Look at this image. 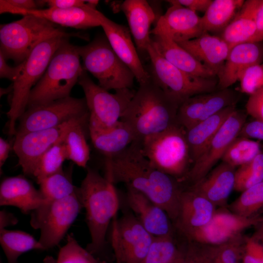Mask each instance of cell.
<instances>
[{
	"label": "cell",
	"instance_id": "cell-43",
	"mask_svg": "<svg viewBox=\"0 0 263 263\" xmlns=\"http://www.w3.org/2000/svg\"><path fill=\"white\" fill-rule=\"evenodd\" d=\"M241 92L253 94L263 88V63L248 67L240 75Z\"/></svg>",
	"mask_w": 263,
	"mask_h": 263
},
{
	"label": "cell",
	"instance_id": "cell-15",
	"mask_svg": "<svg viewBox=\"0 0 263 263\" xmlns=\"http://www.w3.org/2000/svg\"><path fill=\"white\" fill-rule=\"evenodd\" d=\"M89 120H72L55 128L16 134L13 148L23 173L32 176L42 155L54 145L62 142L71 127Z\"/></svg>",
	"mask_w": 263,
	"mask_h": 263
},
{
	"label": "cell",
	"instance_id": "cell-50",
	"mask_svg": "<svg viewBox=\"0 0 263 263\" xmlns=\"http://www.w3.org/2000/svg\"><path fill=\"white\" fill-rule=\"evenodd\" d=\"M49 8H69L82 7L86 4L83 0H45Z\"/></svg>",
	"mask_w": 263,
	"mask_h": 263
},
{
	"label": "cell",
	"instance_id": "cell-3",
	"mask_svg": "<svg viewBox=\"0 0 263 263\" xmlns=\"http://www.w3.org/2000/svg\"><path fill=\"white\" fill-rule=\"evenodd\" d=\"M114 185L106 176L88 168L79 188L91 236V242L86 249L94 255L104 246L108 227L119 208V199Z\"/></svg>",
	"mask_w": 263,
	"mask_h": 263
},
{
	"label": "cell",
	"instance_id": "cell-60",
	"mask_svg": "<svg viewBox=\"0 0 263 263\" xmlns=\"http://www.w3.org/2000/svg\"><path fill=\"white\" fill-rule=\"evenodd\" d=\"M262 150H263V144H262Z\"/></svg>",
	"mask_w": 263,
	"mask_h": 263
},
{
	"label": "cell",
	"instance_id": "cell-4",
	"mask_svg": "<svg viewBox=\"0 0 263 263\" xmlns=\"http://www.w3.org/2000/svg\"><path fill=\"white\" fill-rule=\"evenodd\" d=\"M76 46L65 39L55 52L44 75L29 95L27 108L70 96L83 71Z\"/></svg>",
	"mask_w": 263,
	"mask_h": 263
},
{
	"label": "cell",
	"instance_id": "cell-19",
	"mask_svg": "<svg viewBox=\"0 0 263 263\" xmlns=\"http://www.w3.org/2000/svg\"><path fill=\"white\" fill-rule=\"evenodd\" d=\"M167 1L171 5L159 18L151 35L163 34L178 43L196 38L206 32L201 17L196 12L181 5L177 0Z\"/></svg>",
	"mask_w": 263,
	"mask_h": 263
},
{
	"label": "cell",
	"instance_id": "cell-24",
	"mask_svg": "<svg viewBox=\"0 0 263 263\" xmlns=\"http://www.w3.org/2000/svg\"><path fill=\"white\" fill-rule=\"evenodd\" d=\"M177 43L197 60L212 70L217 76L221 71L231 49L220 36L207 32L196 38Z\"/></svg>",
	"mask_w": 263,
	"mask_h": 263
},
{
	"label": "cell",
	"instance_id": "cell-46",
	"mask_svg": "<svg viewBox=\"0 0 263 263\" xmlns=\"http://www.w3.org/2000/svg\"><path fill=\"white\" fill-rule=\"evenodd\" d=\"M245 109L247 115L263 122V88L249 95Z\"/></svg>",
	"mask_w": 263,
	"mask_h": 263
},
{
	"label": "cell",
	"instance_id": "cell-31",
	"mask_svg": "<svg viewBox=\"0 0 263 263\" xmlns=\"http://www.w3.org/2000/svg\"><path fill=\"white\" fill-rule=\"evenodd\" d=\"M27 14L44 18L55 24L76 29L100 26L98 20L88 10L86 2L82 7L30 10Z\"/></svg>",
	"mask_w": 263,
	"mask_h": 263
},
{
	"label": "cell",
	"instance_id": "cell-48",
	"mask_svg": "<svg viewBox=\"0 0 263 263\" xmlns=\"http://www.w3.org/2000/svg\"><path fill=\"white\" fill-rule=\"evenodd\" d=\"M2 54L0 53V77L7 78L14 82L21 69V64L15 67L9 66Z\"/></svg>",
	"mask_w": 263,
	"mask_h": 263
},
{
	"label": "cell",
	"instance_id": "cell-25",
	"mask_svg": "<svg viewBox=\"0 0 263 263\" xmlns=\"http://www.w3.org/2000/svg\"><path fill=\"white\" fill-rule=\"evenodd\" d=\"M46 201L39 190L21 176L9 177L0 186V205L18 207L25 214L31 213Z\"/></svg>",
	"mask_w": 263,
	"mask_h": 263
},
{
	"label": "cell",
	"instance_id": "cell-30",
	"mask_svg": "<svg viewBox=\"0 0 263 263\" xmlns=\"http://www.w3.org/2000/svg\"><path fill=\"white\" fill-rule=\"evenodd\" d=\"M236 109V105L226 107L186 130L192 164Z\"/></svg>",
	"mask_w": 263,
	"mask_h": 263
},
{
	"label": "cell",
	"instance_id": "cell-33",
	"mask_svg": "<svg viewBox=\"0 0 263 263\" xmlns=\"http://www.w3.org/2000/svg\"><path fill=\"white\" fill-rule=\"evenodd\" d=\"M0 243L8 263H18L19 257L31 250H43L38 240L20 230H0Z\"/></svg>",
	"mask_w": 263,
	"mask_h": 263
},
{
	"label": "cell",
	"instance_id": "cell-9",
	"mask_svg": "<svg viewBox=\"0 0 263 263\" xmlns=\"http://www.w3.org/2000/svg\"><path fill=\"white\" fill-rule=\"evenodd\" d=\"M147 53L150 60L147 71L151 79L180 105L191 96L217 90L218 80L215 78L196 77L181 71L164 58L151 41Z\"/></svg>",
	"mask_w": 263,
	"mask_h": 263
},
{
	"label": "cell",
	"instance_id": "cell-41",
	"mask_svg": "<svg viewBox=\"0 0 263 263\" xmlns=\"http://www.w3.org/2000/svg\"><path fill=\"white\" fill-rule=\"evenodd\" d=\"M56 263H107L96 258L81 247L72 235H69L67 243L58 253Z\"/></svg>",
	"mask_w": 263,
	"mask_h": 263
},
{
	"label": "cell",
	"instance_id": "cell-20",
	"mask_svg": "<svg viewBox=\"0 0 263 263\" xmlns=\"http://www.w3.org/2000/svg\"><path fill=\"white\" fill-rule=\"evenodd\" d=\"M216 207L189 188H184L181 194L179 213L175 222L176 227L188 238L210 221Z\"/></svg>",
	"mask_w": 263,
	"mask_h": 263
},
{
	"label": "cell",
	"instance_id": "cell-52",
	"mask_svg": "<svg viewBox=\"0 0 263 263\" xmlns=\"http://www.w3.org/2000/svg\"><path fill=\"white\" fill-rule=\"evenodd\" d=\"M27 10L15 6L9 3L7 0H0V13H9L25 16L28 15Z\"/></svg>",
	"mask_w": 263,
	"mask_h": 263
},
{
	"label": "cell",
	"instance_id": "cell-39",
	"mask_svg": "<svg viewBox=\"0 0 263 263\" xmlns=\"http://www.w3.org/2000/svg\"><path fill=\"white\" fill-rule=\"evenodd\" d=\"M263 181V150L252 160L235 170L234 190L243 192Z\"/></svg>",
	"mask_w": 263,
	"mask_h": 263
},
{
	"label": "cell",
	"instance_id": "cell-53",
	"mask_svg": "<svg viewBox=\"0 0 263 263\" xmlns=\"http://www.w3.org/2000/svg\"><path fill=\"white\" fill-rule=\"evenodd\" d=\"M18 222V219L13 214L4 210L0 211V230L15 225Z\"/></svg>",
	"mask_w": 263,
	"mask_h": 263
},
{
	"label": "cell",
	"instance_id": "cell-45",
	"mask_svg": "<svg viewBox=\"0 0 263 263\" xmlns=\"http://www.w3.org/2000/svg\"><path fill=\"white\" fill-rule=\"evenodd\" d=\"M242 263H263V243L252 236L245 237Z\"/></svg>",
	"mask_w": 263,
	"mask_h": 263
},
{
	"label": "cell",
	"instance_id": "cell-21",
	"mask_svg": "<svg viewBox=\"0 0 263 263\" xmlns=\"http://www.w3.org/2000/svg\"><path fill=\"white\" fill-rule=\"evenodd\" d=\"M127 189L128 206L143 227L153 237L173 236V226L166 212L141 193Z\"/></svg>",
	"mask_w": 263,
	"mask_h": 263
},
{
	"label": "cell",
	"instance_id": "cell-14",
	"mask_svg": "<svg viewBox=\"0 0 263 263\" xmlns=\"http://www.w3.org/2000/svg\"><path fill=\"white\" fill-rule=\"evenodd\" d=\"M246 111L237 109L230 115L193 163L182 183L193 184L206 176L221 160L231 143L238 136L246 122Z\"/></svg>",
	"mask_w": 263,
	"mask_h": 263
},
{
	"label": "cell",
	"instance_id": "cell-22",
	"mask_svg": "<svg viewBox=\"0 0 263 263\" xmlns=\"http://www.w3.org/2000/svg\"><path fill=\"white\" fill-rule=\"evenodd\" d=\"M263 62V42L241 43L232 47L217 75V90L229 88L249 66Z\"/></svg>",
	"mask_w": 263,
	"mask_h": 263
},
{
	"label": "cell",
	"instance_id": "cell-44",
	"mask_svg": "<svg viewBox=\"0 0 263 263\" xmlns=\"http://www.w3.org/2000/svg\"><path fill=\"white\" fill-rule=\"evenodd\" d=\"M184 263H215L212 246L188 241Z\"/></svg>",
	"mask_w": 263,
	"mask_h": 263
},
{
	"label": "cell",
	"instance_id": "cell-38",
	"mask_svg": "<svg viewBox=\"0 0 263 263\" xmlns=\"http://www.w3.org/2000/svg\"><path fill=\"white\" fill-rule=\"evenodd\" d=\"M63 141L52 147L39 160L32 176L36 179L37 183L43 179L63 170V162L67 159Z\"/></svg>",
	"mask_w": 263,
	"mask_h": 263
},
{
	"label": "cell",
	"instance_id": "cell-12",
	"mask_svg": "<svg viewBox=\"0 0 263 263\" xmlns=\"http://www.w3.org/2000/svg\"><path fill=\"white\" fill-rule=\"evenodd\" d=\"M88 118L89 112L85 98L70 96L27 107L19 120L16 134L51 129Z\"/></svg>",
	"mask_w": 263,
	"mask_h": 263
},
{
	"label": "cell",
	"instance_id": "cell-49",
	"mask_svg": "<svg viewBox=\"0 0 263 263\" xmlns=\"http://www.w3.org/2000/svg\"><path fill=\"white\" fill-rule=\"evenodd\" d=\"M181 5L195 12H205L212 0H177Z\"/></svg>",
	"mask_w": 263,
	"mask_h": 263
},
{
	"label": "cell",
	"instance_id": "cell-6",
	"mask_svg": "<svg viewBox=\"0 0 263 263\" xmlns=\"http://www.w3.org/2000/svg\"><path fill=\"white\" fill-rule=\"evenodd\" d=\"M72 36L44 18L28 15L0 25V53L6 60L12 59L17 65L43 41L58 36Z\"/></svg>",
	"mask_w": 263,
	"mask_h": 263
},
{
	"label": "cell",
	"instance_id": "cell-18",
	"mask_svg": "<svg viewBox=\"0 0 263 263\" xmlns=\"http://www.w3.org/2000/svg\"><path fill=\"white\" fill-rule=\"evenodd\" d=\"M86 4L90 12L98 20L113 49L132 72L139 84L147 82L150 75L141 62L129 29L111 20L95 7Z\"/></svg>",
	"mask_w": 263,
	"mask_h": 263
},
{
	"label": "cell",
	"instance_id": "cell-40",
	"mask_svg": "<svg viewBox=\"0 0 263 263\" xmlns=\"http://www.w3.org/2000/svg\"><path fill=\"white\" fill-rule=\"evenodd\" d=\"M181 250L173 236L153 237L143 263H171Z\"/></svg>",
	"mask_w": 263,
	"mask_h": 263
},
{
	"label": "cell",
	"instance_id": "cell-34",
	"mask_svg": "<svg viewBox=\"0 0 263 263\" xmlns=\"http://www.w3.org/2000/svg\"><path fill=\"white\" fill-rule=\"evenodd\" d=\"M86 127H89V121L79 122L73 125L66 132L63 141L67 159L84 168L87 167L90 156V150L86 136Z\"/></svg>",
	"mask_w": 263,
	"mask_h": 263
},
{
	"label": "cell",
	"instance_id": "cell-36",
	"mask_svg": "<svg viewBox=\"0 0 263 263\" xmlns=\"http://www.w3.org/2000/svg\"><path fill=\"white\" fill-rule=\"evenodd\" d=\"M228 208L232 213L244 217L260 216L263 212V181L242 192Z\"/></svg>",
	"mask_w": 263,
	"mask_h": 263
},
{
	"label": "cell",
	"instance_id": "cell-10",
	"mask_svg": "<svg viewBox=\"0 0 263 263\" xmlns=\"http://www.w3.org/2000/svg\"><path fill=\"white\" fill-rule=\"evenodd\" d=\"M82 208L78 188L69 196L45 201L31 213L30 225L40 230L38 241L43 250L60 243Z\"/></svg>",
	"mask_w": 263,
	"mask_h": 263
},
{
	"label": "cell",
	"instance_id": "cell-54",
	"mask_svg": "<svg viewBox=\"0 0 263 263\" xmlns=\"http://www.w3.org/2000/svg\"><path fill=\"white\" fill-rule=\"evenodd\" d=\"M10 4L27 10L38 9V0H7Z\"/></svg>",
	"mask_w": 263,
	"mask_h": 263
},
{
	"label": "cell",
	"instance_id": "cell-29",
	"mask_svg": "<svg viewBox=\"0 0 263 263\" xmlns=\"http://www.w3.org/2000/svg\"><path fill=\"white\" fill-rule=\"evenodd\" d=\"M263 0H247L232 20L219 35L230 49L251 42L256 32L255 17Z\"/></svg>",
	"mask_w": 263,
	"mask_h": 263
},
{
	"label": "cell",
	"instance_id": "cell-56",
	"mask_svg": "<svg viewBox=\"0 0 263 263\" xmlns=\"http://www.w3.org/2000/svg\"><path fill=\"white\" fill-rule=\"evenodd\" d=\"M255 227V231L252 236L263 243V215H261V219Z\"/></svg>",
	"mask_w": 263,
	"mask_h": 263
},
{
	"label": "cell",
	"instance_id": "cell-26",
	"mask_svg": "<svg viewBox=\"0 0 263 263\" xmlns=\"http://www.w3.org/2000/svg\"><path fill=\"white\" fill-rule=\"evenodd\" d=\"M127 19L136 49L141 55H147L151 43L150 28L155 19V13L145 0H125L120 6Z\"/></svg>",
	"mask_w": 263,
	"mask_h": 263
},
{
	"label": "cell",
	"instance_id": "cell-37",
	"mask_svg": "<svg viewBox=\"0 0 263 263\" xmlns=\"http://www.w3.org/2000/svg\"><path fill=\"white\" fill-rule=\"evenodd\" d=\"M39 191L45 201L61 199L69 196L77 190L71 177L62 170L47 177L38 183Z\"/></svg>",
	"mask_w": 263,
	"mask_h": 263
},
{
	"label": "cell",
	"instance_id": "cell-11",
	"mask_svg": "<svg viewBox=\"0 0 263 263\" xmlns=\"http://www.w3.org/2000/svg\"><path fill=\"white\" fill-rule=\"evenodd\" d=\"M78 83L85 94L89 112V127L107 128L115 124L120 120L135 93L127 88L110 93L96 84L84 70Z\"/></svg>",
	"mask_w": 263,
	"mask_h": 263
},
{
	"label": "cell",
	"instance_id": "cell-23",
	"mask_svg": "<svg viewBox=\"0 0 263 263\" xmlns=\"http://www.w3.org/2000/svg\"><path fill=\"white\" fill-rule=\"evenodd\" d=\"M235 168L222 162L206 176L188 187L204 196L216 207H225L234 190Z\"/></svg>",
	"mask_w": 263,
	"mask_h": 263
},
{
	"label": "cell",
	"instance_id": "cell-57",
	"mask_svg": "<svg viewBox=\"0 0 263 263\" xmlns=\"http://www.w3.org/2000/svg\"><path fill=\"white\" fill-rule=\"evenodd\" d=\"M185 248L182 250L177 258L171 263H184Z\"/></svg>",
	"mask_w": 263,
	"mask_h": 263
},
{
	"label": "cell",
	"instance_id": "cell-59",
	"mask_svg": "<svg viewBox=\"0 0 263 263\" xmlns=\"http://www.w3.org/2000/svg\"><path fill=\"white\" fill-rule=\"evenodd\" d=\"M13 91V85L12 84L6 89L0 88V96L3 95L4 94L8 93L9 92Z\"/></svg>",
	"mask_w": 263,
	"mask_h": 263
},
{
	"label": "cell",
	"instance_id": "cell-1",
	"mask_svg": "<svg viewBox=\"0 0 263 263\" xmlns=\"http://www.w3.org/2000/svg\"><path fill=\"white\" fill-rule=\"evenodd\" d=\"M105 168L106 177L114 184L123 183L143 194L176 221L183 185L154 167L142 153L138 141L118 155L106 158Z\"/></svg>",
	"mask_w": 263,
	"mask_h": 263
},
{
	"label": "cell",
	"instance_id": "cell-13",
	"mask_svg": "<svg viewBox=\"0 0 263 263\" xmlns=\"http://www.w3.org/2000/svg\"><path fill=\"white\" fill-rule=\"evenodd\" d=\"M153 238L133 214L114 219L111 243L116 263H143Z\"/></svg>",
	"mask_w": 263,
	"mask_h": 263
},
{
	"label": "cell",
	"instance_id": "cell-58",
	"mask_svg": "<svg viewBox=\"0 0 263 263\" xmlns=\"http://www.w3.org/2000/svg\"><path fill=\"white\" fill-rule=\"evenodd\" d=\"M42 263H56V259L51 256H47L43 260Z\"/></svg>",
	"mask_w": 263,
	"mask_h": 263
},
{
	"label": "cell",
	"instance_id": "cell-47",
	"mask_svg": "<svg viewBox=\"0 0 263 263\" xmlns=\"http://www.w3.org/2000/svg\"><path fill=\"white\" fill-rule=\"evenodd\" d=\"M238 136L263 141V122L255 119L246 122Z\"/></svg>",
	"mask_w": 263,
	"mask_h": 263
},
{
	"label": "cell",
	"instance_id": "cell-28",
	"mask_svg": "<svg viewBox=\"0 0 263 263\" xmlns=\"http://www.w3.org/2000/svg\"><path fill=\"white\" fill-rule=\"evenodd\" d=\"M89 134L94 148L106 158L118 155L136 141L132 129L121 120L107 128L89 127Z\"/></svg>",
	"mask_w": 263,
	"mask_h": 263
},
{
	"label": "cell",
	"instance_id": "cell-17",
	"mask_svg": "<svg viewBox=\"0 0 263 263\" xmlns=\"http://www.w3.org/2000/svg\"><path fill=\"white\" fill-rule=\"evenodd\" d=\"M240 98L239 92L229 88L191 96L180 105L177 122L188 130L224 109L236 105Z\"/></svg>",
	"mask_w": 263,
	"mask_h": 263
},
{
	"label": "cell",
	"instance_id": "cell-55",
	"mask_svg": "<svg viewBox=\"0 0 263 263\" xmlns=\"http://www.w3.org/2000/svg\"><path fill=\"white\" fill-rule=\"evenodd\" d=\"M11 150L10 144L2 137L0 138V169L7 159Z\"/></svg>",
	"mask_w": 263,
	"mask_h": 263
},
{
	"label": "cell",
	"instance_id": "cell-16",
	"mask_svg": "<svg viewBox=\"0 0 263 263\" xmlns=\"http://www.w3.org/2000/svg\"><path fill=\"white\" fill-rule=\"evenodd\" d=\"M260 219L261 215L246 218L234 214L225 207H221L216 210L207 225L187 239L201 244L219 245L243 236L245 229L255 226Z\"/></svg>",
	"mask_w": 263,
	"mask_h": 263
},
{
	"label": "cell",
	"instance_id": "cell-7",
	"mask_svg": "<svg viewBox=\"0 0 263 263\" xmlns=\"http://www.w3.org/2000/svg\"><path fill=\"white\" fill-rule=\"evenodd\" d=\"M68 38L58 36L43 41L21 63L19 75L12 84L10 108L6 113L9 135H16L17 122L26 109L31 91L44 75L56 51Z\"/></svg>",
	"mask_w": 263,
	"mask_h": 263
},
{
	"label": "cell",
	"instance_id": "cell-2",
	"mask_svg": "<svg viewBox=\"0 0 263 263\" xmlns=\"http://www.w3.org/2000/svg\"><path fill=\"white\" fill-rule=\"evenodd\" d=\"M180 104L150 78L139 84L120 120L132 130L136 141L160 132L177 123Z\"/></svg>",
	"mask_w": 263,
	"mask_h": 263
},
{
	"label": "cell",
	"instance_id": "cell-5",
	"mask_svg": "<svg viewBox=\"0 0 263 263\" xmlns=\"http://www.w3.org/2000/svg\"><path fill=\"white\" fill-rule=\"evenodd\" d=\"M138 142L142 153L154 167L182 182L192 165L182 126L177 123Z\"/></svg>",
	"mask_w": 263,
	"mask_h": 263
},
{
	"label": "cell",
	"instance_id": "cell-8",
	"mask_svg": "<svg viewBox=\"0 0 263 263\" xmlns=\"http://www.w3.org/2000/svg\"><path fill=\"white\" fill-rule=\"evenodd\" d=\"M76 48L83 68L98 80L101 87L108 91L131 89L135 76L114 52L105 35Z\"/></svg>",
	"mask_w": 263,
	"mask_h": 263
},
{
	"label": "cell",
	"instance_id": "cell-27",
	"mask_svg": "<svg viewBox=\"0 0 263 263\" xmlns=\"http://www.w3.org/2000/svg\"><path fill=\"white\" fill-rule=\"evenodd\" d=\"M151 42L158 52L173 65L190 75L206 78L216 74L197 60L188 52L165 34L151 35Z\"/></svg>",
	"mask_w": 263,
	"mask_h": 263
},
{
	"label": "cell",
	"instance_id": "cell-32",
	"mask_svg": "<svg viewBox=\"0 0 263 263\" xmlns=\"http://www.w3.org/2000/svg\"><path fill=\"white\" fill-rule=\"evenodd\" d=\"M244 0H214L201 17L204 29L220 34L242 6Z\"/></svg>",
	"mask_w": 263,
	"mask_h": 263
},
{
	"label": "cell",
	"instance_id": "cell-35",
	"mask_svg": "<svg viewBox=\"0 0 263 263\" xmlns=\"http://www.w3.org/2000/svg\"><path fill=\"white\" fill-rule=\"evenodd\" d=\"M262 150L260 141L238 136L231 143L221 161L236 168L252 160Z\"/></svg>",
	"mask_w": 263,
	"mask_h": 263
},
{
	"label": "cell",
	"instance_id": "cell-42",
	"mask_svg": "<svg viewBox=\"0 0 263 263\" xmlns=\"http://www.w3.org/2000/svg\"><path fill=\"white\" fill-rule=\"evenodd\" d=\"M245 237L212 246L215 263H242Z\"/></svg>",
	"mask_w": 263,
	"mask_h": 263
},
{
	"label": "cell",
	"instance_id": "cell-51",
	"mask_svg": "<svg viewBox=\"0 0 263 263\" xmlns=\"http://www.w3.org/2000/svg\"><path fill=\"white\" fill-rule=\"evenodd\" d=\"M256 32L251 42H263V2L255 17Z\"/></svg>",
	"mask_w": 263,
	"mask_h": 263
}]
</instances>
